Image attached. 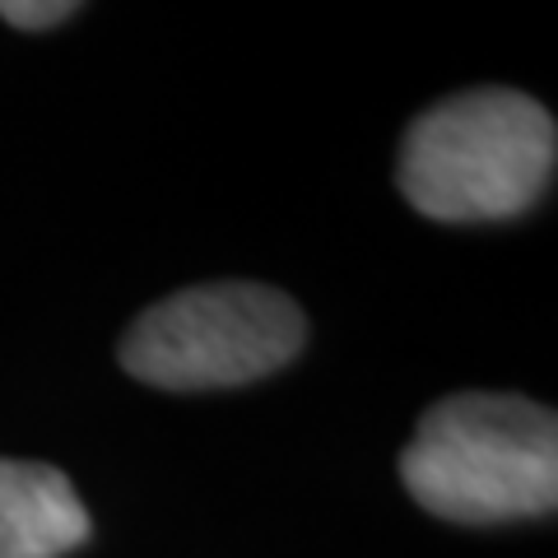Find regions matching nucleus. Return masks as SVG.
Listing matches in <instances>:
<instances>
[{
	"label": "nucleus",
	"instance_id": "obj_1",
	"mask_svg": "<svg viewBox=\"0 0 558 558\" xmlns=\"http://www.w3.org/2000/svg\"><path fill=\"white\" fill-rule=\"evenodd\" d=\"M400 480L424 512L461 526L549 517L558 502V418L521 396H447L418 418Z\"/></svg>",
	"mask_w": 558,
	"mask_h": 558
},
{
	"label": "nucleus",
	"instance_id": "obj_2",
	"mask_svg": "<svg viewBox=\"0 0 558 558\" xmlns=\"http://www.w3.org/2000/svg\"><path fill=\"white\" fill-rule=\"evenodd\" d=\"M549 108L517 89L451 94L405 131L400 191L428 219L484 223L531 209L554 182Z\"/></svg>",
	"mask_w": 558,
	"mask_h": 558
},
{
	"label": "nucleus",
	"instance_id": "obj_3",
	"mask_svg": "<svg viewBox=\"0 0 558 558\" xmlns=\"http://www.w3.org/2000/svg\"><path fill=\"white\" fill-rule=\"evenodd\" d=\"M307 322L266 284H201L140 312L121 336V368L163 391H219L260 381L299 354Z\"/></svg>",
	"mask_w": 558,
	"mask_h": 558
},
{
	"label": "nucleus",
	"instance_id": "obj_4",
	"mask_svg": "<svg viewBox=\"0 0 558 558\" xmlns=\"http://www.w3.org/2000/svg\"><path fill=\"white\" fill-rule=\"evenodd\" d=\"M89 539V512L61 470L0 461V558H61Z\"/></svg>",
	"mask_w": 558,
	"mask_h": 558
},
{
	"label": "nucleus",
	"instance_id": "obj_5",
	"mask_svg": "<svg viewBox=\"0 0 558 558\" xmlns=\"http://www.w3.org/2000/svg\"><path fill=\"white\" fill-rule=\"evenodd\" d=\"M80 5H65V0H5L0 5V20H10L14 28H51L70 20Z\"/></svg>",
	"mask_w": 558,
	"mask_h": 558
}]
</instances>
